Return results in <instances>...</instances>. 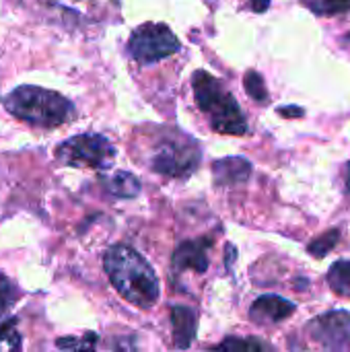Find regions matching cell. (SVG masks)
Masks as SVG:
<instances>
[{
  "label": "cell",
  "mask_w": 350,
  "mask_h": 352,
  "mask_svg": "<svg viewBox=\"0 0 350 352\" xmlns=\"http://www.w3.org/2000/svg\"><path fill=\"white\" fill-rule=\"evenodd\" d=\"M4 105L14 118L39 128L60 126L74 116V105L68 99L41 87H19L4 99Z\"/></svg>",
  "instance_id": "7a4b0ae2"
},
{
  "label": "cell",
  "mask_w": 350,
  "mask_h": 352,
  "mask_svg": "<svg viewBox=\"0 0 350 352\" xmlns=\"http://www.w3.org/2000/svg\"><path fill=\"white\" fill-rule=\"evenodd\" d=\"M194 97L200 111L210 120V126L221 134L241 136L248 132L245 116L239 109L235 97L208 72L198 70L192 78Z\"/></svg>",
  "instance_id": "3957f363"
},
{
  "label": "cell",
  "mask_w": 350,
  "mask_h": 352,
  "mask_svg": "<svg viewBox=\"0 0 350 352\" xmlns=\"http://www.w3.org/2000/svg\"><path fill=\"white\" fill-rule=\"evenodd\" d=\"M338 239H340V231H338V229H332V231L324 233L322 237H318L316 241H311V243H309V252H311L316 258H324V256H328V254L336 248Z\"/></svg>",
  "instance_id": "9a60e30c"
},
{
  "label": "cell",
  "mask_w": 350,
  "mask_h": 352,
  "mask_svg": "<svg viewBox=\"0 0 350 352\" xmlns=\"http://www.w3.org/2000/svg\"><path fill=\"white\" fill-rule=\"evenodd\" d=\"M328 285L336 295L350 299V260H340L332 264L328 272Z\"/></svg>",
  "instance_id": "4fadbf2b"
},
{
  "label": "cell",
  "mask_w": 350,
  "mask_h": 352,
  "mask_svg": "<svg viewBox=\"0 0 350 352\" xmlns=\"http://www.w3.org/2000/svg\"><path fill=\"white\" fill-rule=\"evenodd\" d=\"M215 179L219 186H235V184H243L250 173H252V165L250 161L241 159V157H229V159H221L215 163Z\"/></svg>",
  "instance_id": "30bf717a"
},
{
  "label": "cell",
  "mask_w": 350,
  "mask_h": 352,
  "mask_svg": "<svg viewBox=\"0 0 350 352\" xmlns=\"http://www.w3.org/2000/svg\"><path fill=\"white\" fill-rule=\"evenodd\" d=\"M21 349V336L14 330V322H6L4 326H0V352L6 351H19Z\"/></svg>",
  "instance_id": "e0dca14e"
},
{
  "label": "cell",
  "mask_w": 350,
  "mask_h": 352,
  "mask_svg": "<svg viewBox=\"0 0 350 352\" xmlns=\"http://www.w3.org/2000/svg\"><path fill=\"white\" fill-rule=\"evenodd\" d=\"M14 299H17V291H14L12 283L4 274H0V320L8 314Z\"/></svg>",
  "instance_id": "d6986e66"
},
{
  "label": "cell",
  "mask_w": 350,
  "mask_h": 352,
  "mask_svg": "<svg viewBox=\"0 0 350 352\" xmlns=\"http://www.w3.org/2000/svg\"><path fill=\"white\" fill-rule=\"evenodd\" d=\"M177 50H179L177 37L171 33L169 27H165L161 23H146V25L138 27L132 33L130 43H128V52L138 64L159 62V60L175 54Z\"/></svg>",
  "instance_id": "8992f818"
},
{
  "label": "cell",
  "mask_w": 350,
  "mask_h": 352,
  "mask_svg": "<svg viewBox=\"0 0 350 352\" xmlns=\"http://www.w3.org/2000/svg\"><path fill=\"white\" fill-rule=\"evenodd\" d=\"M171 326L173 338L177 349H188L196 336V316L188 307H173L171 309Z\"/></svg>",
  "instance_id": "8fae6325"
},
{
  "label": "cell",
  "mask_w": 350,
  "mask_h": 352,
  "mask_svg": "<svg viewBox=\"0 0 350 352\" xmlns=\"http://www.w3.org/2000/svg\"><path fill=\"white\" fill-rule=\"evenodd\" d=\"M208 248L210 239H198V241H186L175 250L173 256V268L177 272L182 270H194V272H206L208 268Z\"/></svg>",
  "instance_id": "9c48e42d"
},
{
  "label": "cell",
  "mask_w": 350,
  "mask_h": 352,
  "mask_svg": "<svg viewBox=\"0 0 350 352\" xmlns=\"http://www.w3.org/2000/svg\"><path fill=\"white\" fill-rule=\"evenodd\" d=\"M252 4H254V10H258V12H264V10L268 8L270 0H252Z\"/></svg>",
  "instance_id": "7402d4cb"
},
{
  "label": "cell",
  "mask_w": 350,
  "mask_h": 352,
  "mask_svg": "<svg viewBox=\"0 0 350 352\" xmlns=\"http://www.w3.org/2000/svg\"><path fill=\"white\" fill-rule=\"evenodd\" d=\"M243 85H245V89H248V93H250L252 99H256V101H260V103L268 101L266 85H264V78H262L260 72L250 70V72L245 74V78H243Z\"/></svg>",
  "instance_id": "2e32d148"
},
{
  "label": "cell",
  "mask_w": 350,
  "mask_h": 352,
  "mask_svg": "<svg viewBox=\"0 0 350 352\" xmlns=\"http://www.w3.org/2000/svg\"><path fill=\"white\" fill-rule=\"evenodd\" d=\"M307 334L324 349H342L350 340L349 311H328L309 322Z\"/></svg>",
  "instance_id": "52a82bcc"
},
{
  "label": "cell",
  "mask_w": 350,
  "mask_h": 352,
  "mask_svg": "<svg viewBox=\"0 0 350 352\" xmlns=\"http://www.w3.org/2000/svg\"><path fill=\"white\" fill-rule=\"evenodd\" d=\"M221 351H268L270 346L260 342V340H254V338H248V340H241V338H227L225 342L219 344Z\"/></svg>",
  "instance_id": "ac0fdd59"
},
{
  "label": "cell",
  "mask_w": 350,
  "mask_h": 352,
  "mask_svg": "<svg viewBox=\"0 0 350 352\" xmlns=\"http://www.w3.org/2000/svg\"><path fill=\"white\" fill-rule=\"evenodd\" d=\"M295 303L278 297V295H264L260 299L254 301V305L250 307V318L256 324H278L283 320H287L289 316L295 314Z\"/></svg>",
  "instance_id": "ba28073f"
},
{
  "label": "cell",
  "mask_w": 350,
  "mask_h": 352,
  "mask_svg": "<svg viewBox=\"0 0 350 352\" xmlns=\"http://www.w3.org/2000/svg\"><path fill=\"white\" fill-rule=\"evenodd\" d=\"M301 2L320 16H332L350 10V0H301Z\"/></svg>",
  "instance_id": "5bb4252c"
},
{
  "label": "cell",
  "mask_w": 350,
  "mask_h": 352,
  "mask_svg": "<svg viewBox=\"0 0 350 352\" xmlns=\"http://www.w3.org/2000/svg\"><path fill=\"white\" fill-rule=\"evenodd\" d=\"M103 182H105V190L118 198H134L140 192V182L128 171H116Z\"/></svg>",
  "instance_id": "7c38bea8"
},
{
  "label": "cell",
  "mask_w": 350,
  "mask_h": 352,
  "mask_svg": "<svg viewBox=\"0 0 350 352\" xmlns=\"http://www.w3.org/2000/svg\"><path fill=\"white\" fill-rule=\"evenodd\" d=\"M278 113L281 116H287V118H301L303 116V109L301 107H281Z\"/></svg>",
  "instance_id": "44dd1931"
},
{
  "label": "cell",
  "mask_w": 350,
  "mask_h": 352,
  "mask_svg": "<svg viewBox=\"0 0 350 352\" xmlns=\"http://www.w3.org/2000/svg\"><path fill=\"white\" fill-rule=\"evenodd\" d=\"M58 346L60 349H78V351H83V349H95V334H91L87 342L85 340L78 342L74 338H64V340H58Z\"/></svg>",
  "instance_id": "ffe728a7"
},
{
  "label": "cell",
  "mask_w": 350,
  "mask_h": 352,
  "mask_svg": "<svg viewBox=\"0 0 350 352\" xmlns=\"http://www.w3.org/2000/svg\"><path fill=\"white\" fill-rule=\"evenodd\" d=\"M200 163V148L190 136L165 138L153 153L151 165L167 177H186Z\"/></svg>",
  "instance_id": "5b68a950"
},
{
  "label": "cell",
  "mask_w": 350,
  "mask_h": 352,
  "mask_svg": "<svg viewBox=\"0 0 350 352\" xmlns=\"http://www.w3.org/2000/svg\"><path fill=\"white\" fill-rule=\"evenodd\" d=\"M56 155L66 165L91 167L97 171H105L113 165L116 148L101 134H80V136H74V138L66 140L64 144H60Z\"/></svg>",
  "instance_id": "277c9868"
},
{
  "label": "cell",
  "mask_w": 350,
  "mask_h": 352,
  "mask_svg": "<svg viewBox=\"0 0 350 352\" xmlns=\"http://www.w3.org/2000/svg\"><path fill=\"white\" fill-rule=\"evenodd\" d=\"M105 272L113 289L136 307L149 309L159 299V280L151 264L132 248L116 245L105 254Z\"/></svg>",
  "instance_id": "6da1fadb"
},
{
  "label": "cell",
  "mask_w": 350,
  "mask_h": 352,
  "mask_svg": "<svg viewBox=\"0 0 350 352\" xmlns=\"http://www.w3.org/2000/svg\"><path fill=\"white\" fill-rule=\"evenodd\" d=\"M344 186H347V194H350V163L347 165V177H344Z\"/></svg>",
  "instance_id": "603a6c76"
}]
</instances>
